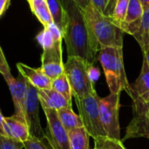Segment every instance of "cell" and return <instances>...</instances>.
Segmentation results:
<instances>
[{"label":"cell","instance_id":"1","mask_svg":"<svg viewBox=\"0 0 149 149\" xmlns=\"http://www.w3.org/2000/svg\"><path fill=\"white\" fill-rule=\"evenodd\" d=\"M66 12V24L63 31L67 57H77L94 65L99 58L100 44L93 32L84 10L73 0H61Z\"/></svg>","mask_w":149,"mask_h":149},{"label":"cell","instance_id":"2","mask_svg":"<svg viewBox=\"0 0 149 149\" xmlns=\"http://www.w3.org/2000/svg\"><path fill=\"white\" fill-rule=\"evenodd\" d=\"M98 59L103 68L110 93L120 94L122 91H125L128 94L131 85L124 67L123 47L101 48Z\"/></svg>","mask_w":149,"mask_h":149},{"label":"cell","instance_id":"3","mask_svg":"<svg viewBox=\"0 0 149 149\" xmlns=\"http://www.w3.org/2000/svg\"><path fill=\"white\" fill-rule=\"evenodd\" d=\"M84 13L100 49L104 47H123V34L125 32L114 23L112 17L102 14L93 4Z\"/></svg>","mask_w":149,"mask_h":149},{"label":"cell","instance_id":"4","mask_svg":"<svg viewBox=\"0 0 149 149\" xmlns=\"http://www.w3.org/2000/svg\"><path fill=\"white\" fill-rule=\"evenodd\" d=\"M88 65L77 57H67L65 63V73L71 85L73 98H85L96 93L94 83L91 80Z\"/></svg>","mask_w":149,"mask_h":149},{"label":"cell","instance_id":"5","mask_svg":"<svg viewBox=\"0 0 149 149\" xmlns=\"http://www.w3.org/2000/svg\"><path fill=\"white\" fill-rule=\"evenodd\" d=\"M99 98L97 92L85 98H74L84 127L93 140L106 135L100 119Z\"/></svg>","mask_w":149,"mask_h":149},{"label":"cell","instance_id":"6","mask_svg":"<svg viewBox=\"0 0 149 149\" xmlns=\"http://www.w3.org/2000/svg\"><path fill=\"white\" fill-rule=\"evenodd\" d=\"M120 94L112 93L105 98H99L100 119L106 135L116 140H120Z\"/></svg>","mask_w":149,"mask_h":149},{"label":"cell","instance_id":"7","mask_svg":"<svg viewBox=\"0 0 149 149\" xmlns=\"http://www.w3.org/2000/svg\"><path fill=\"white\" fill-rule=\"evenodd\" d=\"M46 118L45 141L52 149H70L68 131L61 123L58 112L43 107Z\"/></svg>","mask_w":149,"mask_h":149},{"label":"cell","instance_id":"8","mask_svg":"<svg viewBox=\"0 0 149 149\" xmlns=\"http://www.w3.org/2000/svg\"><path fill=\"white\" fill-rule=\"evenodd\" d=\"M39 104L40 101L38 99V89L28 82L25 120L28 124L31 135L41 140H45V132L42 128L39 119Z\"/></svg>","mask_w":149,"mask_h":149},{"label":"cell","instance_id":"9","mask_svg":"<svg viewBox=\"0 0 149 149\" xmlns=\"http://www.w3.org/2000/svg\"><path fill=\"white\" fill-rule=\"evenodd\" d=\"M62 41L58 40L49 48L44 49L41 54L40 68L52 79L58 78L65 72Z\"/></svg>","mask_w":149,"mask_h":149},{"label":"cell","instance_id":"10","mask_svg":"<svg viewBox=\"0 0 149 149\" xmlns=\"http://www.w3.org/2000/svg\"><path fill=\"white\" fill-rule=\"evenodd\" d=\"M143 14L144 9L140 0H129L126 18L120 27L124 32L134 36L140 28Z\"/></svg>","mask_w":149,"mask_h":149},{"label":"cell","instance_id":"11","mask_svg":"<svg viewBox=\"0 0 149 149\" xmlns=\"http://www.w3.org/2000/svg\"><path fill=\"white\" fill-rule=\"evenodd\" d=\"M17 68L18 72L37 89L52 88V79H50L41 68H33L21 62L17 64Z\"/></svg>","mask_w":149,"mask_h":149},{"label":"cell","instance_id":"12","mask_svg":"<svg viewBox=\"0 0 149 149\" xmlns=\"http://www.w3.org/2000/svg\"><path fill=\"white\" fill-rule=\"evenodd\" d=\"M38 93L42 108L45 107L58 111L62 108L72 107L71 102H69L62 94L52 88L38 89Z\"/></svg>","mask_w":149,"mask_h":149},{"label":"cell","instance_id":"13","mask_svg":"<svg viewBox=\"0 0 149 149\" xmlns=\"http://www.w3.org/2000/svg\"><path fill=\"white\" fill-rule=\"evenodd\" d=\"M16 79H17V89L15 93L11 95L14 107H15V114L25 119V107H26V100H27V93H28V81L19 72Z\"/></svg>","mask_w":149,"mask_h":149},{"label":"cell","instance_id":"14","mask_svg":"<svg viewBox=\"0 0 149 149\" xmlns=\"http://www.w3.org/2000/svg\"><path fill=\"white\" fill-rule=\"evenodd\" d=\"M5 120L10 128L11 139L24 143L31 136L25 119L14 113L11 116L5 117Z\"/></svg>","mask_w":149,"mask_h":149},{"label":"cell","instance_id":"15","mask_svg":"<svg viewBox=\"0 0 149 149\" xmlns=\"http://www.w3.org/2000/svg\"><path fill=\"white\" fill-rule=\"evenodd\" d=\"M128 95L133 101L149 95V65L145 58H143L141 73L135 82L131 85V90Z\"/></svg>","mask_w":149,"mask_h":149},{"label":"cell","instance_id":"16","mask_svg":"<svg viewBox=\"0 0 149 149\" xmlns=\"http://www.w3.org/2000/svg\"><path fill=\"white\" fill-rule=\"evenodd\" d=\"M134 138H149V113L141 119H132L127 126L123 141Z\"/></svg>","mask_w":149,"mask_h":149},{"label":"cell","instance_id":"17","mask_svg":"<svg viewBox=\"0 0 149 149\" xmlns=\"http://www.w3.org/2000/svg\"><path fill=\"white\" fill-rule=\"evenodd\" d=\"M27 2L32 13L44 27H47L53 23L46 0H27Z\"/></svg>","mask_w":149,"mask_h":149},{"label":"cell","instance_id":"18","mask_svg":"<svg viewBox=\"0 0 149 149\" xmlns=\"http://www.w3.org/2000/svg\"><path fill=\"white\" fill-rule=\"evenodd\" d=\"M57 112L61 123L68 132L75 128L84 127L79 114L75 113L72 107L62 108Z\"/></svg>","mask_w":149,"mask_h":149},{"label":"cell","instance_id":"19","mask_svg":"<svg viewBox=\"0 0 149 149\" xmlns=\"http://www.w3.org/2000/svg\"><path fill=\"white\" fill-rule=\"evenodd\" d=\"M70 149H90V134L85 127L75 128L68 132Z\"/></svg>","mask_w":149,"mask_h":149},{"label":"cell","instance_id":"20","mask_svg":"<svg viewBox=\"0 0 149 149\" xmlns=\"http://www.w3.org/2000/svg\"><path fill=\"white\" fill-rule=\"evenodd\" d=\"M53 23L58 28L64 31L66 24V12L61 0H46Z\"/></svg>","mask_w":149,"mask_h":149},{"label":"cell","instance_id":"21","mask_svg":"<svg viewBox=\"0 0 149 149\" xmlns=\"http://www.w3.org/2000/svg\"><path fill=\"white\" fill-rule=\"evenodd\" d=\"M0 72L3 75L5 82L7 83L10 94L13 95L17 89V79L13 77L10 66L8 65L7 59L4 56L3 51L2 48H0Z\"/></svg>","mask_w":149,"mask_h":149},{"label":"cell","instance_id":"22","mask_svg":"<svg viewBox=\"0 0 149 149\" xmlns=\"http://www.w3.org/2000/svg\"><path fill=\"white\" fill-rule=\"evenodd\" d=\"M52 88L56 90L60 94H62L69 102L72 103V100L73 98L72 90L67 79V76L65 72L58 78L52 79Z\"/></svg>","mask_w":149,"mask_h":149},{"label":"cell","instance_id":"23","mask_svg":"<svg viewBox=\"0 0 149 149\" xmlns=\"http://www.w3.org/2000/svg\"><path fill=\"white\" fill-rule=\"evenodd\" d=\"M133 37L136 39L141 50L149 45V10L144 11L140 28Z\"/></svg>","mask_w":149,"mask_h":149},{"label":"cell","instance_id":"24","mask_svg":"<svg viewBox=\"0 0 149 149\" xmlns=\"http://www.w3.org/2000/svg\"><path fill=\"white\" fill-rule=\"evenodd\" d=\"M93 149H127L121 140L110 138L107 135L100 136L94 140Z\"/></svg>","mask_w":149,"mask_h":149},{"label":"cell","instance_id":"25","mask_svg":"<svg viewBox=\"0 0 149 149\" xmlns=\"http://www.w3.org/2000/svg\"><path fill=\"white\" fill-rule=\"evenodd\" d=\"M149 113V95L133 101V119H141Z\"/></svg>","mask_w":149,"mask_h":149},{"label":"cell","instance_id":"26","mask_svg":"<svg viewBox=\"0 0 149 149\" xmlns=\"http://www.w3.org/2000/svg\"><path fill=\"white\" fill-rule=\"evenodd\" d=\"M129 4V0H117L113 10L112 18L114 23L120 26V24L125 20L127 16V11Z\"/></svg>","mask_w":149,"mask_h":149},{"label":"cell","instance_id":"27","mask_svg":"<svg viewBox=\"0 0 149 149\" xmlns=\"http://www.w3.org/2000/svg\"><path fill=\"white\" fill-rule=\"evenodd\" d=\"M24 149H52L47 141L33 136H31L29 140L24 143Z\"/></svg>","mask_w":149,"mask_h":149},{"label":"cell","instance_id":"28","mask_svg":"<svg viewBox=\"0 0 149 149\" xmlns=\"http://www.w3.org/2000/svg\"><path fill=\"white\" fill-rule=\"evenodd\" d=\"M24 145L23 142L17 141L14 139L0 135V149H23Z\"/></svg>","mask_w":149,"mask_h":149},{"label":"cell","instance_id":"29","mask_svg":"<svg viewBox=\"0 0 149 149\" xmlns=\"http://www.w3.org/2000/svg\"><path fill=\"white\" fill-rule=\"evenodd\" d=\"M93 6L102 14L110 17L111 0H92Z\"/></svg>","mask_w":149,"mask_h":149},{"label":"cell","instance_id":"30","mask_svg":"<svg viewBox=\"0 0 149 149\" xmlns=\"http://www.w3.org/2000/svg\"><path fill=\"white\" fill-rule=\"evenodd\" d=\"M88 74H89V77L91 79V80L95 83L96 81L99 80L100 77V70L95 67L94 65H91L89 66V69H88Z\"/></svg>","mask_w":149,"mask_h":149},{"label":"cell","instance_id":"31","mask_svg":"<svg viewBox=\"0 0 149 149\" xmlns=\"http://www.w3.org/2000/svg\"><path fill=\"white\" fill-rule=\"evenodd\" d=\"M84 11L86 10L92 4V0H73Z\"/></svg>","mask_w":149,"mask_h":149},{"label":"cell","instance_id":"32","mask_svg":"<svg viewBox=\"0 0 149 149\" xmlns=\"http://www.w3.org/2000/svg\"><path fill=\"white\" fill-rule=\"evenodd\" d=\"M10 4V0H0V16H3L8 10Z\"/></svg>","mask_w":149,"mask_h":149},{"label":"cell","instance_id":"33","mask_svg":"<svg viewBox=\"0 0 149 149\" xmlns=\"http://www.w3.org/2000/svg\"><path fill=\"white\" fill-rule=\"evenodd\" d=\"M142 52H143V58L147 59V62L149 65V45H147L144 49H142Z\"/></svg>","mask_w":149,"mask_h":149},{"label":"cell","instance_id":"34","mask_svg":"<svg viewBox=\"0 0 149 149\" xmlns=\"http://www.w3.org/2000/svg\"><path fill=\"white\" fill-rule=\"evenodd\" d=\"M140 2L144 9V11L149 10V0H140Z\"/></svg>","mask_w":149,"mask_h":149},{"label":"cell","instance_id":"35","mask_svg":"<svg viewBox=\"0 0 149 149\" xmlns=\"http://www.w3.org/2000/svg\"><path fill=\"white\" fill-rule=\"evenodd\" d=\"M116 1H117V0H111V5H110V17H111L112 14H113V8H114V5H115Z\"/></svg>","mask_w":149,"mask_h":149},{"label":"cell","instance_id":"36","mask_svg":"<svg viewBox=\"0 0 149 149\" xmlns=\"http://www.w3.org/2000/svg\"><path fill=\"white\" fill-rule=\"evenodd\" d=\"M148 140H149V138H148Z\"/></svg>","mask_w":149,"mask_h":149}]
</instances>
